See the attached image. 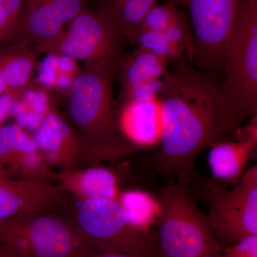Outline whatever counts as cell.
<instances>
[{
	"instance_id": "52a82bcc",
	"label": "cell",
	"mask_w": 257,
	"mask_h": 257,
	"mask_svg": "<svg viewBox=\"0 0 257 257\" xmlns=\"http://www.w3.org/2000/svg\"><path fill=\"white\" fill-rule=\"evenodd\" d=\"M114 20L102 10L87 8L75 17L55 38L33 51L80 61L84 67L121 63L127 44Z\"/></svg>"
},
{
	"instance_id": "7a4b0ae2",
	"label": "cell",
	"mask_w": 257,
	"mask_h": 257,
	"mask_svg": "<svg viewBox=\"0 0 257 257\" xmlns=\"http://www.w3.org/2000/svg\"><path fill=\"white\" fill-rule=\"evenodd\" d=\"M119 65L84 67L69 88L67 109L82 143L81 167L118 160L136 149L123 137L118 125L113 79Z\"/></svg>"
},
{
	"instance_id": "9c48e42d",
	"label": "cell",
	"mask_w": 257,
	"mask_h": 257,
	"mask_svg": "<svg viewBox=\"0 0 257 257\" xmlns=\"http://www.w3.org/2000/svg\"><path fill=\"white\" fill-rule=\"evenodd\" d=\"M208 202V224L221 246L257 235L256 166L243 174L231 190H213Z\"/></svg>"
},
{
	"instance_id": "7c38bea8",
	"label": "cell",
	"mask_w": 257,
	"mask_h": 257,
	"mask_svg": "<svg viewBox=\"0 0 257 257\" xmlns=\"http://www.w3.org/2000/svg\"><path fill=\"white\" fill-rule=\"evenodd\" d=\"M169 62L140 48L123 57L120 103L147 101L160 94L163 78L169 72Z\"/></svg>"
},
{
	"instance_id": "d4e9b609",
	"label": "cell",
	"mask_w": 257,
	"mask_h": 257,
	"mask_svg": "<svg viewBox=\"0 0 257 257\" xmlns=\"http://www.w3.org/2000/svg\"><path fill=\"white\" fill-rule=\"evenodd\" d=\"M94 257H157L156 255H152V256H133V255L125 254V253L116 252H101L94 255Z\"/></svg>"
},
{
	"instance_id": "5b68a950",
	"label": "cell",
	"mask_w": 257,
	"mask_h": 257,
	"mask_svg": "<svg viewBox=\"0 0 257 257\" xmlns=\"http://www.w3.org/2000/svg\"><path fill=\"white\" fill-rule=\"evenodd\" d=\"M0 245L15 257H88L94 253L70 219L28 212L0 221Z\"/></svg>"
},
{
	"instance_id": "603a6c76",
	"label": "cell",
	"mask_w": 257,
	"mask_h": 257,
	"mask_svg": "<svg viewBox=\"0 0 257 257\" xmlns=\"http://www.w3.org/2000/svg\"><path fill=\"white\" fill-rule=\"evenodd\" d=\"M24 0H0V43L14 40L20 29Z\"/></svg>"
},
{
	"instance_id": "5bb4252c",
	"label": "cell",
	"mask_w": 257,
	"mask_h": 257,
	"mask_svg": "<svg viewBox=\"0 0 257 257\" xmlns=\"http://www.w3.org/2000/svg\"><path fill=\"white\" fill-rule=\"evenodd\" d=\"M57 184L10 178L0 182V221L28 212H50L65 200Z\"/></svg>"
},
{
	"instance_id": "6da1fadb",
	"label": "cell",
	"mask_w": 257,
	"mask_h": 257,
	"mask_svg": "<svg viewBox=\"0 0 257 257\" xmlns=\"http://www.w3.org/2000/svg\"><path fill=\"white\" fill-rule=\"evenodd\" d=\"M159 94L162 114L160 150L155 167L186 180L198 155L237 138L241 123L231 111L217 74L177 65L163 78Z\"/></svg>"
},
{
	"instance_id": "d6986e66",
	"label": "cell",
	"mask_w": 257,
	"mask_h": 257,
	"mask_svg": "<svg viewBox=\"0 0 257 257\" xmlns=\"http://www.w3.org/2000/svg\"><path fill=\"white\" fill-rule=\"evenodd\" d=\"M158 0H104L103 11L114 20L128 43L136 45L144 18Z\"/></svg>"
},
{
	"instance_id": "cb8c5ba5",
	"label": "cell",
	"mask_w": 257,
	"mask_h": 257,
	"mask_svg": "<svg viewBox=\"0 0 257 257\" xmlns=\"http://www.w3.org/2000/svg\"><path fill=\"white\" fill-rule=\"evenodd\" d=\"M221 257H257V235L248 236L234 245L222 248Z\"/></svg>"
},
{
	"instance_id": "277c9868",
	"label": "cell",
	"mask_w": 257,
	"mask_h": 257,
	"mask_svg": "<svg viewBox=\"0 0 257 257\" xmlns=\"http://www.w3.org/2000/svg\"><path fill=\"white\" fill-rule=\"evenodd\" d=\"M221 88L240 123L257 110V0H243L223 52Z\"/></svg>"
},
{
	"instance_id": "ba28073f",
	"label": "cell",
	"mask_w": 257,
	"mask_h": 257,
	"mask_svg": "<svg viewBox=\"0 0 257 257\" xmlns=\"http://www.w3.org/2000/svg\"><path fill=\"white\" fill-rule=\"evenodd\" d=\"M188 8L199 70L222 71L223 52L237 20L243 0H178Z\"/></svg>"
},
{
	"instance_id": "7402d4cb",
	"label": "cell",
	"mask_w": 257,
	"mask_h": 257,
	"mask_svg": "<svg viewBox=\"0 0 257 257\" xmlns=\"http://www.w3.org/2000/svg\"><path fill=\"white\" fill-rule=\"evenodd\" d=\"M178 0H170L165 5H155L145 15L141 30L162 32L175 25L184 16L179 10Z\"/></svg>"
},
{
	"instance_id": "2e32d148",
	"label": "cell",
	"mask_w": 257,
	"mask_h": 257,
	"mask_svg": "<svg viewBox=\"0 0 257 257\" xmlns=\"http://www.w3.org/2000/svg\"><path fill=\"white\" fill-rule=\"evenodd\" d=\"M257 144L256 115L246 127L240 128L237 139L224 140L211 146L208 156L214 178L237 182Z\"/></svg>"
},
{
	"instance_id": "ac0fdd59",
	"label": "cell",
	"mask_w": 257,
	"mask_h": 257,
	"mask_svg": "<svg viewBox=\"0 0 257 257\" xmlns=\"http://www.w3.org/2000/svg\"><path fill=\"white\" fill-rule=\"evenodd\" d=\"M37 57L32 48L16 42L0 54V77L10 94L18 97L32 85Z\"/></svg>"
},
{
	"instance_id": "4fadbf2b",
	"label": "cell",
	"mask_w": 257,
	"mask_h": 257,
	"mask_svg": "<svg viewBox=\"0 0 257 257\" xmlns=\"http://www.w3.org/2000/svg\"><path fill=\"white\" fill-rule=\"evenodd\" d=\"M32 137L45 160L57 172L81 167L79 134L57 111L47 115Z\"/></svg>"
},
{
	"instance_id": "30bf717a",
	"label": "cell",
	"mask_w": 257,
	"mask_h": 257,
	"mask_svg": "<svg viewBox=\"0 0 257 257\" xmlns=\"http://www.w3.org/2000/svg\"><path fill=\"white\" fill-rule=\"evenodd\" d=\"M0 167L16 180L54 182L55 170L37 148L33 137L16 123L0 126Z\"/></svg>"
},
{
	"instance_id": "8fae6325",
	"label": "cell",
	"mask_w": 257,
	"mask_h": 257,
	"mask_svg": "<svg viewBox=\"0 0 257 257\" xmlns=\"http://www.w3.org/2000/svg\"><path fill=\"white\" fill-rule=\"evenodd\" d=\"M87 8V0H24L14 42L34 50L55 38Z\"/></svg>"
},
{
	"instance_id": "44dd1931",
	"label": "cell",
	"mask_w": 257,
	"mask_h": 257,
	"mask_svg": "<svg viewBox=\"0 0 257 257\" xmlns=\"http://www.w3.org/2000/svg\"><path fill=\"white\" fill-rule=\"evenodd\" d=\"M136 45H138V48L165 59L169 63L175 62L177 65L187 64L183 47L167 38L163 32L140 31Z\"/></svg>"
},
{
	"instance_id": "9a60e30c",
	"label": "cell",
	"mask_w": 257,
	"mask_h": 257,
	"mask_svg": "<svg viewBox=\"0 0 257 257\" xmlns=\"http://www.w3.org/2000/svg\"><path fill=\"white\" fill-rule=\"evenodd\" d=\"M117 118L121 135L136 148L160 145L162 114L158 97L147 101L120 103Z\"/></svg>"
},
{
	"instance_id": "3957f363",
	"label": "cell",
	"mask_w": 257,
	"mask_h": 257,
	"mask_svg": "<svg viewBox=\"0 0 257 257\" xmlns=\"http://www.w3.org/2000/svg\"><path fill=\"white\" fill-rule=\"evenodd\" d=\"M179 179L159 193V248L162 257H221L207 216L198 209Z\"/></svg>"
},
{
	"instance_id": "4316f807",
	"label": "cell",
	"mask_w": 257,
	"mask_h": 257,
	"mask_svg": "<svg viewBox=\"0 0 257 257\" xmlns=\"http://www.w3.org/2000/svg\"><path fill=\"white\" fill-rule=\"evenodd\" d=\"M10 179V177H8L4 171H3V169L0 167V182H1V181L8 180V179Z\"/></svg>"
},
{
	"instance_id": "484cf974",
	"label": "cell",
	"mask_w": 257,
	"mask_h": 257,
	"mask_svg": "<svg viewBox=\"0 0 257 257\" xmlns=\"http://www.w3.org/2000/svg\"><path fill=\"white\" fill-rule=\"evenodd\" d=\"M0 257H15L10 251L4 246L0 245Z\"/></svg>"
},
{
	"instance_id": "e0dca14e",
	"label": "cell",
	"mask_w": 257,
	"mask_h": 257,
	"mask_svg": "<svg viewBox=\"0 0 257 257\" xmlns=\"http://www.w3.org/2000/svg\"><path fill=\"white\" fill-rule=\"evenodd\" d=\"M54 180L65 194L74 196L81 202L101 199L117 200L121 192L116 175L100 165L55 172Z\"/></svg>"
},
{
	"instance_id": "8992f818",
	"label": "cell",
	"mask_w": 257,
	"mask_h": 257,
	"mask_svg": "<svg viewBox=\"0 0 257 257\" xmlns=\"http://www.w3.org/2000/svg\"><path fill=\"white\" fill-rule=\"evenodd\" d=\"M70 220L94 255L116 252L146 256L155 255L157 243L150 231L137 229L115 199L81 202Z\"/></svg>"
},
{
	"instance_id": "ffe728a7",
	"label": "cell",
	"mask_w": 257,
	"mask_h": 257,
	"mask_svg": "<svg viewBox=\"0 0 257 257\" xmlns=\"http://www.w3.org/2000/svg\"><path fill=\"white\" fill-rule=\"evenodd\" d=\"M117 201L130 223L142 231H150V226L160 217V201L146 192L135 189L121 191Z\"/></svg>"
}]
</instances>
